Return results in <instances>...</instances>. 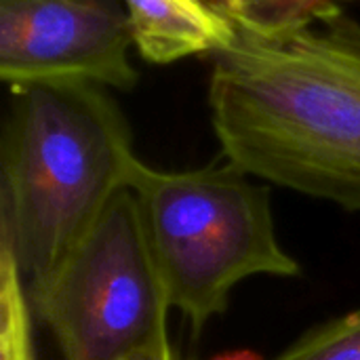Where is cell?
Instances as JSON below:
<instances>
[{
    "instance_id": "5b68a950",
    "label": "cell",
    "mask_w": 360,
    "mask_h": 360,
    "mask_svg": "<svg viewBox=\"0 0 360 360\" xmlns=\"http://www.w3.org/2000/svg\"><path fill=\"white\" fill-rule=\"evenodd\" d=\"M135 36L118 0H0V78L6 89L89 82L131 91Z\"/></svg>"
},
{
    "instance_id": "9c48e42d",
    "label": "cell",
    "mask_w": 360,
    "mask_h": 360,
    "mask_svg": "<svg viewBox=\"0 0 360 360\" xmlns=\"http://www.w3.org/2000/svg\"><path fill=\"white\" fill-rule=\"evenodd\" d=\"M274 360H360V310L308 331Z\"/></svg>"
},
{
    "instance_id": "6da1fadb",
    "label": "cell",
    "mask_w": 360,
    "mask_h": 360,
    "mask_svg": "<svg viewBox=\"0 0 360 360\" xmlns=\"http://www.w3.org/2000/svg\"><path fill=\"white\" fill-rule=\"evenodd\" d=\"M209 110L226 160L257 179L360 211V21L344 11L285 36L236 27Z\"/></svg>"
},
{
    "instance_id": "277c9868",
    "label": "cell",
    "mask_w": 360,
    "mask_h": 360,
    "mask_svg": "<svg viewBox=\"0 0 360 360\" xmlns=\"http://www.w3.org/2000/svg\"><path fill=\"white\" fill-rule=\"evenodd\" d=\"M30 308L63 360H124L171 342V306L131 188L110 202Z\"/></svg>"
},
{
    "instance_id": "8992f818",
    "label": "cell",
    "mask_w": 360,
    "mask_h": 360,
    "mask_svg": "<svg viewBox=\"0 0 360 360\" xmlns=\"http://www.w3.org/2000/svg\"><path fill=\"white\" fill-rule=\"evenodd\" d=\"M137 53L152 63L215 55L234 36V23L207 0H122Z\"/></svg>"
},
{
    "instance_id": "8fae6325",
    "label": "cell",
    "mask_w": 360,
    "mask_h": 360,
    "mask_svg": "<svg viewBox=\"0 0 360 360\" xmlns=\"http://www.w3.org/2000/svg\"><path fill=\"white\" fill-rule=\"evenodd\" d=\"M213 360H264L262 356H257L255 352H249V350H238V352H226V354H219Z\"/></svg>"
},
{
    "instance_id": "7a4b0ae2",
    "label": "cell",
    "mask_w": 360,
    "mask_h": 360,
    "mask_svg": "<svg viewBox=\"0 0 360 360\" xmlns=\"http://www.w3.org/2000/svg\"><path fill=\"white\" fill-rule=\"evenodd\" d=\"M8 93L0 143V249L13 257L30 302L129 188L139 158L110 89L49 82Z\"/></svg>"
},
{
    "instance_id": "52a82bcc",
    "label": "cell",
    "mask_w": 360,
    "mask_h": 360,
    "mask_svg": "<svg viewBox=\"0 0 360 360\" xmlns=\"http://www.w3.org/2000/svg\"><path fill=\"white\" fill-rule=\"evenodd\" d=\"M346 0H224V15L234 27L257 36H285L342 11Z\"/></svg>"
},
{
    "instance_id": "ba28073f",
    "label": "cell",
    "mask_w": 360,
    "mask_h": 360,
    "mask_svg": "<svg viewBox=\"0 0 360 360\" xmlns=\"http://www.w3.org/2000/svg\"><path fill=\"white\" fill-rule=\"evenodd\" d=\"M32 308L8 251L0 249V360H34Z\"/></svg>"
},
{
    "instance_id": "3957f363",
    "label": "cell",
    "mask_w": 360,
    "mask_h": 360,
    "mask_svg": "<svg viewBox=\"0 0 360 360\" xmlns=\"http://www.w3.org/2000/svg\"><path fill=\"white\" fill-rule=\"evenodd\" d=\"M129 188L167 302L194 333L226 312L238 283L300 274L278 243L270 190L230 160L192 171H158L137 160Z\"/></svg>"
},
{
    "instance_id": "30bf717a",
    "label": "cell",
    "mask_w": 360,
    "mask_h": 360,
    "mask_svg": "<svg viewBox=\"0 0 360 360\" xmlns=\"http://www.w3.org/2000/svg\"><path fill=\"white\" fill-rule=\"evenodd\" d=\"M124 360H181V359L177 356V352H175L173 344H171V342H165V344H160V346H154V348L141 350V352H137V354H133V356H129V359H124Z\"/></svg>"
}]
</instances>
